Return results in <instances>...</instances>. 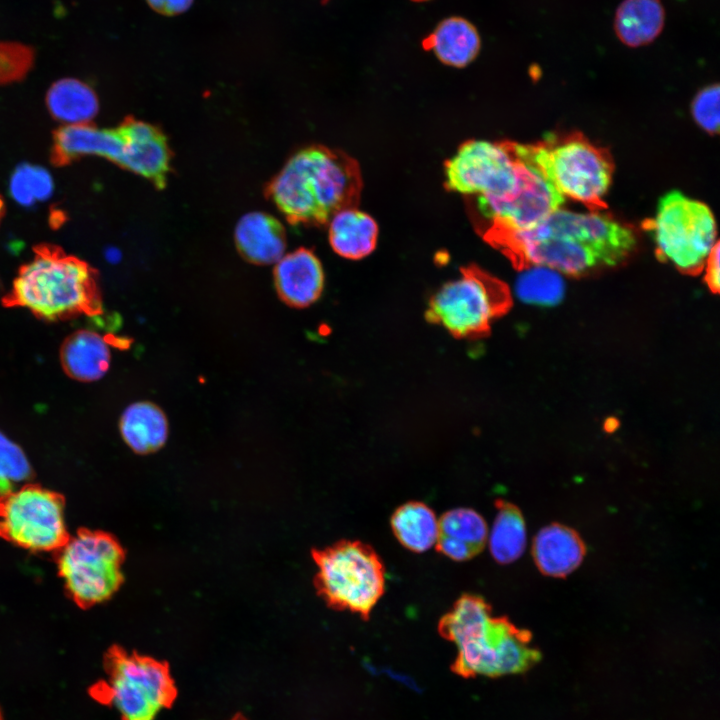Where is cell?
<instances>
[{
  "label": "cell",
  "instance_id": "11",
  "mask_svg": "<svg viewBox=\"0 0 720 720\" xmlns=\"http://www.w3.org/2000/svg\"><path fill=\"white\" fill-rule=\"evenodd\" d=\"M508 305L506 286L471 266L434 294L427 316L455 336L474 337L485 333Z\"/></svg>",
  "mask_w": 720,
  "mask_h": 720
},
{
  "label": "cell",
  "instance_id": "10",
  "mask_svg": "<svg viewBox=\"0 0 720 720\" xmlns=\"http://www.w3.org/2000/svg\"><path fill=\"white\" fill-rule=\"evenodd\" d=\"M124 550L111 534L80 528L56 551L59 576L70 599L87 609L108 600L123 583Z\"/></svg>",
  "mask_w": 720,
  "mask_h": 720
},
{
  "label": "cell",
  "instance_id": "2",
  "mask_svg": "<svg viewBox=\"0 0 720 720\" xmlns=\"http://www.w3.org/2000/svg\"><path fill=\"white\" fill-rule=\"evenodd\" d=\"M362 185L355 159L316 145L295 153L266 193L291 224L322 225L339 211L357 208Z\"/></svg>",
  "mask_w": 720,
  "mask_h": 720
},
{
  "label": "cell",
  "instance_id": "12",
  "mask_svg": "<svg viewBox=\"0 0 720 720\" xmlns=\"http://www.w3.org/2000/svg\"><path fill=\"white\" fill-rule=\"evenodd\" d=\"M63 495L38 484L0 494V538L34 552H56L69 540Z\"/></svg>",
  "mask_w": 720,
  "mask_h": 720
},
{
  "label": "cell",
  "instance_id": "20",
  "mask_svg": "<svg viewBox=\"0 0 720 720\" xmlns=\"http://www.w3.org/2000/svg\"><path fill=\"white\" fill-rule=\"evenodd\" d=\"M119 429L130 449L137 454H149L164 446L169 427L166 414L158 405L138 401L123 411Z\"/></svg>",
  "mask_w": 720,
  "mask_h": 720
},
{
  "label": "cell",
  "instance_id": "16",
  "mask_svg": "<svg viewBox=\"0 0 720 720\" xmlns=\"http://www.w3.org/2000/svg\"><path fill=\"white\" fill-rule=\"evenodd\" d=\"M234 237L240 255L256 265L278 262L286 249L283 226L276 218L263 212H251L241 217Z\"/></svg>",
  "mask_w": 720,
  "mask_h": 720
},
{
  "label": "cell",
  "instance_id": "1",
  "mask_svg": "<svg viewBox=\"0 0 720 720\" xmlns=\"http://www.w3.org/2000/svg\"><path fill=\"white\" fill-rule=\"evenodd\" d=\"M520 268L543 266L578 276L623 262L636 245L632 227L600 211L558 208L535 226L483 236Z\"/></svg>",
  "mask_w": 720,
  "mask_h": 720
},
{
  "label": "cell",
  "instance_id": "19",
  "mask_svg": "<svg viewBox=\"0 0 720 720\" xmlns=\"http://www.w3.org/2000/svg\"><path fill=\"white\" fill-rule=\"evenodd\" d=\"M585 554L583 542L570 528L553 524L539 531L533 543V556L546 575L562 577L575 570Z\"/></svg>",
  "mask_w": 720,
  "mask_h": 720
},
{
  "label": "cell",
  "instance_id": "3",
  "mask_svg": "<svg viewBox=\"0 0 720 720\" xmlns=\"http://www.w3.org/2000/svg\"><path fill=\"white\" fill-rule=\"evenodd\" d=\"M38 318L56 321L102 310L96 271L52 245H40L18 271L7 297Z\"/></svg>",
  "mask_w": 720,
  "mask_h": 720
},
{
  "label": "cell",
  "instance_id": "13",
  "mask_svg": "<svg viewBox=\"0 0 720 720\" xmlns=\"http://www.w3.org/2000/svg\"><path fill=\"white\" fill-rule=\"evenodd\" d=\"M121 147L116 164L162 188L167 181L171 153L164 134L155 126L128 117L117 127Z\"/></svg>",
  "mask_w": 720,
  "mask_h": 720
},
{
  "label": "cell",
  "instance_id": "6",
  "mask_svg": "<svg viewBox=\"0 0 720 720\" xmlns=\"http://www.w3.org/2000/svg\"><path fill=\"white\" fill-rule=\"evenodd\" d=\"M103 667L106 679L91 686L89 694L115 708L121 720H154L177 697L166 662L113 645L104 654Z\"/></svg>",
  "mask_w": 720,
  "mask_h": 720
},
{
  "label": "cell",
  "instance_id": "17",
  "mask_svg": "<svg viewBox=\"0 0 720 720\" xmlns=\"http://www.w3.org/2000/svg\"><path fill=\"white\" fill-rule=\"evenodd\" d=\"M487 538L484 518L472 509H453L438 520L437 550L452 560L473 558L483 550Z\"/></svg>",
  "mask_w": 720,
  "mask_h": 720
},
{
  "label": "cell",
  "instance_id": "9",
  "mask_svg": "<svg viewBox=\"0 0 720 720\" xmlns=\"http://www.w3.org/2000/svg\"><path fill=\"white\" fill-rule=\"evenodd\" d=\"M652 237L657 256L684 273L703 270L718 242L716 222L709 207L679 191L666 193L653 218L643 223Z\"/></svg>",
  "mask_w": 720,
  "mask_h": 720
},
{
  "label": "cell",
  "instance_id": "31",
  "mask_svg": "<svg viewBox=\"0 0 720 720\" xmlns=\"http://www.w3.org/2000/svg\"><path fill=\"white\" fill-rule=\"evenodd\" d=\"M719 85L702 88L691 103V113L697 123L708 134H717L720 124Z\"/></svg>",
  "mask_w": 720,
  "mask_h": 720
},
{
  "label": "cell",
  "instance_id": "21",
  "mask_svg": "<svg viewBox=\"0 0 720 720\" xmlns=\"http://www.w3.org/2000/svg\"><path fill=\"white\" fill-rule=\"evenodd\" d=\"M444 64L462 68L470 64L481 47L480 36L468 20L452 16L442 20L423 42Z\"/></svg>",
  "mask_w": 720,
  "mask_h": 720
},
{
  "label": "cell",
  "instance_id": "5",
  "mask_svg": "<svg viewBox=\"0 0 720 720\" xmlns=\"http://www.w3.org/2000/svg\"><path fill=\"white\" fill-rule=\"evenodd\" d=\"M527 155L522 144L511 141H467L445 163V187L477 195L479 207L508 202L535 171Z\"/></svg>",
  "mask_w": 720,
  "mask_h": 720
},
{
  "label": "cell",
  "instance_id": "27",
  "mask_svg": "<svg viewBox=\"0 0 720 720\" xmlns=\"http://www.w3.org/2000/svg\"><path fill=\"white\" fill-rule=\"evenodd\" d=\"M516 283L517 295L536 304H553L563 294L564 284L559 272L543 267L528 266Z\"/></svg>",
  "mask_w": 720,
  "mask_h": 720
},
{
  "label": "cell",
  "instance_id": "15",
  "mask_svg": "<svg viewBox=\"0 0 720 720\" xmlns=\"http://www.w3.org/2000/svg\"><path fill=\"white\" fill-rule=\"evenodd\" d=\"M121 138L117 128H99L91 123L64 125L55 131L51 162L65 166L84 156L104 157L117 161Z\"/></svg>",
  "mask_w": 720,
  "mask_h": 720
},
{
  "label": "cell",
  "instance_id": "35",
  "mask_svg": "<svg viewBox=\"0 0 720 720\" xmlns=\"http://www.w3.org/2000/svg\"><path fill=\"white\" fill-rule=\"evenodd\" d=\"M231 720H248V719L245 716H243L242 714L238 713Z\"/></svg>",
  "mask_w": 720,
  "mask_h": 720
},
{
  "label": "cell",
  "instance_id": "34",
  "mask_svg": "<svg viewBox=\"0 0 720 720\" xmlns=\"http://www.w3.org/2000/svg\"><path fill=\"white\" fill-rule=\"evenodd\" d=\"M3 213H4V202H3L2 197L0 196V219L3 216Z\"/></svg>",
  "mask_w": 720,
  "mask_h": 720
},
{
  "label": "cell",
  "instance_id": "25",
  "mask_svg": "<svg viewBox=\"0 0 720 720\" xmlns=\"http://www.w3.org/2000/svg\"><path fill=\"white\" fill-rule=\"evenodd\" d=\"M391 527L398 541L413 552H424L436 544L438 520L426 504L409 502L395 510Z\"/></svg>",
  "mask_w": 720,
  "mask_h": 720
},
{
  "label": "cell",
  "instance_id": "28",
  "mask_svg": "<svg viewBox=\"0 0 720 720\" xmlns=\"http://www.w3.org/2000/svg\"><path fill=\"white\" fill-rule=\"evenodd\" d=\"M53 190L50 174L43 168L23 164L15 169L10 180V192L22 205H32L47 199Z\"/></svg>",
  "mask_w": 720,
  "mask_h": 720
},
{
  "label": "cell",
  "instance_id": "7",
  "mask_svg": "<svg viewBox=\"0 0 720 720\" xmlns=\"http://www.w3.org/2000/svg\"><path fill=\"white\" fill-rule=\"evenodd\" d=\"M529 146L533 161L564 198L580 202L590 211L606 209L604 197L614 170L606 149L578 132L550 134Z\"/></svg>",
  "mask_w": 720,
  "mask_h": 720
},
{
  "label": "cell",
  "instance_id": "26",
  "mask_svg": "<svg viewBox=\"0 0 720 720\" xmlns=\"http://www.w3.org/2000/svg\"><path fill=\"white\" fill-rule=\"evenodd\" d=\"M497 514L489 535L493 558L502 564L517 560L526 546V528L520 511L512 504L497 503Z\"/></svg>",
  "mask_w": 720,
  "mask_h": 720
},
{
  "label": "cell",
  "instance_id": "23",
  "mask_svg": "<svg viewBox=\"0 0 720 720\" xmlns=\"http://www.w3.org/2000/svg\"><path fill=\"white\" fill-rule=\"evenodd\" d=\"M664 23L665 10L660 0H623L615 13L614 28L623 44L635 48L653 42Z\"/></svg>",
  "mask_w": 720,
  "mask_h": 720
},
{
  "label": "cell",
  "instance_id": "33",
  "mask_svg": "<svg viewBox=\"0 0 720 720\" xmlns=\"http://www.w3.org/2000/svg\"><path fill=\"white\" fill-rule=\"evenodd\" d=\"M719 242L713 247L706 263L704 266L705 280L709 288L713 292H717L719 289L720 280V264H719Z\"/></svg>",
  "mask_w": 720,
  "mask_h": 720
},
{
  "label": "cell",
  "instance_id": "36",
  "mask_svg": "<svg viewBox=\"0 0 720 720\" xmlns=\"http://www.w3.org/2000/svg\"><path fill=\"white\" fill-rule=\"evenodd\" d=\"M0 720H4V717H3V714H2L1 708H0Z\"/></svg>",
  "mask_w": 720,
  "mask_h": 720
},
{
  "label": "cell",
  "instance_id": "32",
  "mask_svg": "<svg viewBox=\"0 0 720 720\" xmlns=\"http://www.w3.org/2000/svg\"><path fill=\"white\" fill-rule=\"evenodd\" d=\"M146 2L155 12L173 16L187 11L191 7L193 0H146Z\"/></svg>",
  "mask_w": 720,
  "mask_h": 720
},
{
  "label": "cell",
  "instance_id": "8",
  "mask_svg": "<svg viewBox=\"0 0 720 720\" xmlns=\"http://www.w3.org/2000/svg\"><path fill=\"white\" fill-rule=\"evenodd\" d=\"M315 586L327 605L368 619L385 590V569L368 544L343 540L312 552Z\"/></svg>",
  "mask_w": 720,
  "mask_h": 720
},
{
  "label": "cell",
  "instance_id": "24",
  "mask_svg": "<svg viewBox=\"0 0 720 720\" xmlns=\"http://www.w3.org/2000/svg\"><path fill=\"white\" fill-rule=\"evenodd\" d=\"M46 105L51 116L65 125L90 123L99 108L94 90L75 78L54 82L47 91Z\"/></svg>",
  "mask_w": 720,
  "mask_h": 720
},
{
  "label": "cell",
  "instance_id": "30",
  "mask_svg": "<svg viewBox=\"0 0 720 720\" xmlns=\"http://www.w3.org/2000/svg\"><path fill=\"white\" fill-rule=\"evenodd\" d=\"M34 61L32 46L17 41H0V85L24 79Z\"/></svg>",
  "mask_w": 720,
  "mask_h": 720
},
{
  "label": "cell",
  "instance_id": "14",
  "mask_svg": "<svg viewBox=\"0 0 720 720\" xmlns=\"http://www.w3.org/2000/svg\"><path fill=\"white\" fill-rule=\"evenodd\" d=\"M273 278L279 298L293 308H306L315 303L324 288L322 264L306 248L283 255L276 262Z\"/></svg>",
  "mask_w": 720,
  "mask_h": 720
},
{
  "label": "cell",
  "instance_id": "18",
  "mask_svg": "<svg viewBox=\"0 0 720 720\" xmlns=\"http://www.w3.org/2000/svg\"><path fill=\"white\" fill-rule=\"evenodd\" d=\"M60 359L64 371L73 379L91 382L102 378L109 369L108 342L99 333L81 329L64 341Z\"/></svg>",
  "mask_w": 720,
  "mask_h": 720
},
{
  "label": "cell",
  "instance_id": "4",
  "mask_svg": "<svg viewBox=\"0 0 720 720\" xmlns=\"http://www.w3.org/2000/svg\"><path fill=\"white\" fill-rule=\"evenodd\" d=\"M439 631L455 644V670L464 676L518 672L534 655L527 633L506 618L493 617L477 595H462L440 619Z\"/></svg>",
  "mask_w": 720,
  "mask_h": 720
},
{
  "label": "cell",
  "instance_id": "29",
  "mask_svg": "<svg viewBox=\"0 0 720 720\" xmlns=\"http://www.w3.org/2000/svg\"><path fill=\"white\" fill-rule=\"evenodd\" d=\"M31 476L32 468L21 447L0 431V494Z\"/></svg>",
  "mask_w": 720,
  "mask_h": 720
},
{
  "label": "cell",
  "instance_id": "37",
  "mask_svg": "<svg viewBox=\"0 0 720 720\" xmlns=\"http://www.w3.org/2000/svg\"><path fill=\"white\" fill-rule=\"evenodd\" d=\"M411 1H414V2H423V1H428V0H411Z\"/></svg>",
  "mask_w": 720,
  "mask_h": 720
},
{
  "label": "cell",
  "instance_id": "22",
  "mask_svg": "<svg viewBox=\"0 0 720 720\" xmlns=\"http://www.w3.org/2000/svg\"><path fill=\"white\" fill-rule=\"evenodd\" d=\"M377 239V223L357 208L339 211L330 219V245L344 258L358 260L368 256L375 249Z\"/></svg>",
  "mask_w": 720,
  "mask_h": 720
}]
</instances>
